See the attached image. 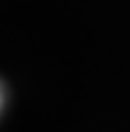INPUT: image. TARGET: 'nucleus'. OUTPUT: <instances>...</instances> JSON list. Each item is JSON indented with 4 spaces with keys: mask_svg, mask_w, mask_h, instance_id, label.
Segmentation results:
<instances>
[{
    "mask_svg": "<svg viewBox=\"0 0 130 132\" xmlns=\"http://www.w3.org/2000/svg\"><path fill=\"white\" fill-rule=\"evenodd\" d=\"M2 105H4V89L0 85V109H2Z\"/></svg>",
    "mask_w": 130,
    "mask_h": 132,
    "instance_id": "f257e3e1",
    "label": "nucleus"
}]
</instances>
